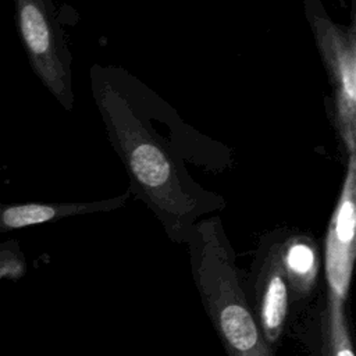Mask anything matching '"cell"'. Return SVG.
Here are the masks:
<instances>
[{"instance_id":"cell-10","label":"cell","mask_w":356,"mask_h":356,"mask_svg":"<svg viewBox=\"0 0 356 356\" xmlns=\"http://www.w3.org/2000/svg\"><path fill=\"white\" fill-rule=\"evenodd\" d=\"M28 270L25 254L17 239H8L0 243V281L21 280Z\"/></svg>"},{"instance_id":"cell-7","label":"cell","mask_w":356,"mask_h":356,"mask_svg":"<svg viewBox=\"0 0 356 356\" xmlns=\"http://www.w3.org/2000/svg\"><path fill=\"white\" fill-rule=\"evenodd\" d=\"M131 192L111 199L96 202H68V203H1L0 202V232H10L25 227H32L49 221L61 220L89 213L110 211L124 206Z\"/></svg>"},{"instance_id":"cell-2","label":"cell","mask_w":356,"mask_h":356,"mask_svg":"<svg viewBox=\"0 0 356 356\" xmlns=\"http://www.w3.org/2000/svg\"><path fill=\"white\" fill-rule=\"evenodd\" d=\"M188 243L200 300L227 356H274L242 289L220 218L197 221Z\"/></svg>"},{"instance_id":"cell-5","label":"cell","mask_w":356,"mask_h":356,"mask_svg":"<svg viewBox=\"0 0 356 356\" xmlns=\"http://www.w3.org/2000/svg\"><path fill=\"white\" fill-rule=\"evenodd\" d=\"M356 257V154L346 156L345 177L324 241L327 292L346 300Z\"/></svg>"},{"instance_id":"cell-3","label":"cell","mask_w":356,"mask_h":356,"mask_svg":"<svg viewBox=\"0 0 356 356\" xmlns=\"http://www.w3.org/2000/svg\"><path fill=\"white\" fill-rule=\"evenodd\" d=\"M306 19L332 86L334 127L346 156L356 154V25L331 19L318 0H303Z\"/></svg>"},{"instance_id":"cell-6","label":"cell","mask_w":356,"mask_h":356,"mask_svg":"<svg viewBox=\"0 0 356 356\" xmlns=\"http://www.w3.org/2000/svg\"><path fill=\"white\" fill-rule=\"evenodd\" d=\"M289 284L281 261L280 242L274 243L263 261L257 281L254 317L268 345L281 338L288 314Z\"/></svg>"},{"instance_id":"cell-4","label":"cell","mask_w":356,"mask_h":356,"mask_svg":"<svg viewBox=\"0 0 356 356\" xmlns=\"http://www.w3.org/2000/svg\"><path fill=\"white\" fill-rule=\"evenodd\" d=\"M14 21L32 71L64 110H72V57L53 0H14Z\"/></svg>"},{"instance_id":"cell-8","label":"cell","mask_w":356,"mask_h":356,"mask_svg":"<svg viewBox=\"0 0 356 356\" xmlns=\"http://www.w3.org/2000/svg\"><path fill=\"white\" fill-rule=\"evenodd\" d=\"M281 261L289 284L296 296L307 295L316 282L318 271V253L314 241L296 234L280 242Z\"/></svg>"},{"instance_id":"cell-9","label":"cell","mask_w":356,"mask_h":356,"mask_svg":"<svg viewBox=\"0 0 356 356\" xmlns=\"http://www.w3.org/2000/svg\"><path fill=\"white\" fill-rule=\"evenodd\" d=\"M345 303L346 300L327 292L321 316L320 356H355Z\"/></svg>"},{"instance_id":"cell-1","label":"cell","mask_w":356,"mask_h":356,"mask_svg":"<svg viewBox=\"0 0 356 356\" xmlns=\"http://www.w3.org/2000/svg\"><path fill=\"white\" fill-rule=\"evenodd\" d=\"M90 88L102 121L131 185L129 192L145 202L174 242H188L197 220L224 207V199L203 189L186 170V157L196 149L178 142L182 121L164 136L153 127L156 95L118 67L95 64ZM195 139V138H192Z\"/></svg>"}]
</instances>
